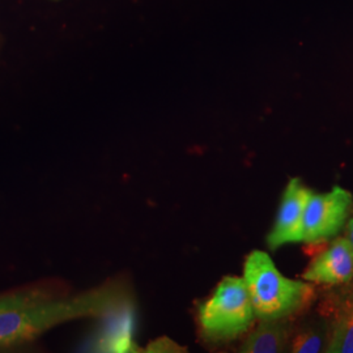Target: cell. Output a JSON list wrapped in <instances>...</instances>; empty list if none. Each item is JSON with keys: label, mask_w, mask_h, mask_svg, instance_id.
<instances>
[{"label": "cell", "mask_w": 353, "mask_h": 353, "mask_svg": "<svg viewBox=\"0 0 353 353\" xmlns=\"http://www.w3.org/2000/svg\"><path fill=\"white\" fill-rule=\"evenodd\" d=\"M131 306L121 283H108L76 296L26 290L0 296V348L33 341L52 327L81 318H106Z\"/></svg>", "instance_id": "obj_1"}, {"label": "cell", "mask_w": 353, "mask_h": 353, "mask_svg": "<svg viewBox=\"0 0 353 353\" xmlns=\"http://www.w3.org/2000/svg\"><path fill=\"white\" fill-rule=\"evenodd\" d=\"M353 278V249L344 239H336L321 252L303 272V279L316 284L336 285Z\"/></svg>", "instance_id": "obj_6"}, {"label": "cell", "mask_w": 353, "mask_h": 353, "mask_svg": "<svg viewBox=\"0 0 353 353\" xmlns=\"http://www.w3.org/2000/svg\"><path fill=\"white\" fill-rule=\"evenodd\" d=\"M287 331L274 321H265L241 345L240 352L276 353L284 351L287 344Z\"/></svg>", "instance_id": "obj_7"}, {"label": "cell", "mask_w": 353, "mask_h": 353, "mask_svg": "<svg viewBox=\"0 0 353 353\" xmlns=\"http://www.w3.org/2000/svg\"><path fill=\"white\" fill-rule=\"evenodd\" d=\"M326 352L353 353V303L343 309L332 330Z\"/></svg>", "instance_id": "obj_8"}, {"label": "cell", "mask_w": 353, "mask_h": 353, "mask_svg": "<svg viewBox=\"0 0 353 353\" xmlns=\"http://www.w3.org/2000/svg\"><path fill=\"white\" fill-rule=\"evenodd\" d=\"M250 294L243 278L223 279L212 297L199 309L204 335L212 341H230L243 334L254 321Z\"/></svg>", "instance_id": "obj_3"}, {"label": "cell", "mask_w": 353, "mask_h": 353, "mask_svg": "<svg viewBox=\"0 0 353 353\" xmlns=\"http://www.w3.org/2000/svg\"><path fill=\"white\" fill-rule=\"evenodd\" d=\"M243 280L254 313L263 321H276L296 312L312 293L303 281L281 275L270 255L261 250H254L248 255L243 265Z\"/></svg>", "instance_id": "obj_2"}, {"label": "cell", "mask_w": 353, "mask_h": 353, "mask_svg": "<svg viewBox=\"0 0 353 353\" xmlns=\"http://www.w3.org/2000/svg\"><path fill=\"white\" fill-rule=\"evenodd\" d=\"M322 350V336L316 331H303L292 343V352L316 353Z\"/></svg>", "instance_id": "obj_9"}, {"label": "cell", "mask_w": 353, "mask_h": 353, "mask_svg": "<svg viewBox=\"0 0 353 353\" xmlns=\"http://www.w3.org/2000/svg\"><path fill=\"white\" fill-rule=\"evenodd\" d=\"M350 191L335 186L326 194H312L303 214V241L314 243L335 236L352 210Z\"/></svg>", "instance_id": "obj_4"}, {"label": "cell", "mask_w": 353, "mask_h": 353, "mask_svg": "<svg viewBox=\"0 0 353 353\" xmlns=\"http://www.w3.org/2000/svg\"><path fill=\"white\" fill-rule=\"evenodd\" d=\"M312 194L300 179H290L284 190L274 228L267 237L270 249L275 250L287 243L303 242V214Z\"/></svg>", "instance_id": "obj_5"}, {"label": "cell", "mask_w": 353, "mask_h": 353, "mask_svg": "<svg viewBox=\"0 0 353 353\" xmlns=\"http://www.w3.org/2000/svg\"><path fill=\"white\" fill-rule=\"evenodd\" d=\"M345 240L350 242V245L352 246L353 249V217L347 223V227H345Z\"/></svg>", "instance_id": "obj_10"}]
</instances>
